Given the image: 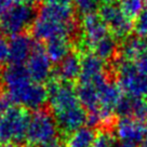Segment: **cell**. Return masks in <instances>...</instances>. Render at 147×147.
<instances>
[{"label":"cell","instance_id":"1","mask_svg":"<svg viewBox=\"0 0 147 147\" xmlns=\"http://www.w3.org/2000/svg\"><path fill=\"white\" fill-rule=\"evenodd\" d=\"M1 80L13 103L25 109L39 110L48 101L47 87L34 82L24 66L10 64L2 70Z\"/></svg>","mask_w":147,"mask_h":147},{"label":"cell","instance_id":"2","mask_svg":"<svg viewBox=\"0 0 147 147\" xmlns=\"http://www.w3.org/2000/svg\"><path fill=\"white\" fill-rule=\"evenodd\" d=\"M30 115L25 108L13 107L0 116V143L23 144L26 141Z\"/></svg>","mask_w":147,"mask_h":147},{"label":"cell","instance_id":"3","mask_svg":"<svg viewBox=\"0 0 147 147\" xmlns=\"http://www.w3.org/2000/svg\"><path fill=\"white\" fill-rule=\"evenodd\" d=\"M116 74L118 84L128 96L146 100L147 76L138 71L133 62L121 59L116 63Z\"/></svg>","mask_w":147,"mask_h":147},{"label":"cell","instance_id":"4","mask_svg":"<svg viewBox=\"0 0 147 147\" xmlns=\"http://www.w3.org/2000/svg\"><path fill=\"white\" fill-rule=\"evenodd\" d=\"M35 14L34 5H15L0 16V29L5 35L11 37L24 34L34 23Z\"/></svg>","mask_w":147,"mask_h":147},{"label":"cell","instance_id":"5","mask_svg":"<svg viewBox=\"0 0 147 147\" xmlns=\"http://www.w3.org/2000/svg\"><path fill=\"white\" fill-rule=\"evenodd\" d=\"M57 129L54 117L50 113L41 109L37 110L34 115L30 116L26 141L28 144L37 146L56 138Z\"/></svg>","mask_w":147,"mask_h":147},{"label":"cell","instance_id":"6","mask_svg":"<svg viewBox=\"0 0 147 147\" xmlns=\"http://www.w3.org/2000/svg\"><path fill=\"white\" fill-rule=\"evenodd\" d=\"M76 29V23H61L37 16L32 25V34L38 41H49L57 37L69 38Z\"/></svg>","mask_w":147,"mask_h":147},{"label":"cell","instance_id":"7","mask_svg":"<svg viewBox=\"0 0 147 147\" xmlns=\"http://www.w3.org/2000/svg\"><path fill=\"white\" fill-rule=\"evenodd\" d=\"M100 16L111 30L116 39H125L133 30L132 18L122 12L119 5H104L100 9Z\"/></svg>","mask_w":147,"mask_h":147},{"label":"cell","instance_id":"8","mask_svg":"<svg viewBox=\"0 0 147 147\" xmlns=\"http://www.w3.org/2000/svg\"><path fill=\"white\" fill-rule=\"evenodd\" d=\"M81 29L82 39L80 41V49L82 52H86V50H93L95 43L108 35V27L100 14L92 13L83 15Z\"/></svg>","mask_w":147,"mask_h":147},{"label":"cell","instance_id":"9","mask_svg":"<svg viewBox=\"0 0 147 147\" xmlns=\"http://www.w3.org/2000/svg\"><path fill=\"white\" fill-rule=\"evenodd\" d=\"M107 81L108 79L106 77L104 62L94 53H86L81 59V73L79 76V83L92 84L98 90Z\"/></svg>","mask_w":147,"mask_h":147},{"label":"cell","instance_id":"10","mask_svg":"<svg viewBox=\"0 0 147 147\" xmlns=\"http://www.w3.org/2000/svg\"><path fill=\"white\" fill-rule=\"evenodd\" d=\"M25 67L34 82L42 83L50 80L52 74V62L41 45L36 43Z\"/></svg>","mask_w":147,"mask_h":147},{"label":"cell","instance_id":"11","mask_svg":"<svg viewBox=\"0 0 147 147\" xmlns=\"http://www.w3.org/2000/svg\"><path fill=\"white\" fill-rule=\"evenodd\" d=\"M115 133L120 142L136 146L145 140L146 124L134 118H120L116 123Z\"/></svg>","mask_w":147,"mask_h":147},{"label":"cell","instance_id":"12","mask_svg":"<svg viewBox=\"0 0 147 147\" xmlns=\"http://www.w3.org/2000/svg\"><path fill=\"white\" fill-rule=\"evenodd\" d=\"M53 117L59 130L68 135L75 132L76 130L84 127V123L87 122L88 119V113L81 106V104H79L71 108L53 114Z\"/></svg>","mask_w":147,"mask_h":147},{"label":"cell","instance_id":"13","mask_svg":"<svg viewBox=\"0 0 147 147\" xmlns=\"http://www.w3.org/2000/svg\"><path fill=\"white\" fill-rule=\"evenodd\" d=\"M36 42L25 34L16 35L9 42V62L11 65L23 66L34 51Z\"/></svg>","mask_w":147,"mask_h":147},{"label":"cell","instance_id":"14","mask_svg":"<svg viewBox=\"0 0 147 147\" xmlns=\"http://www.w3.org/2000/svg\"><path fill=\"white\" fill-rule=\"evenodd\" d=\"M81 73V59L75 52H70L64 60L59 63L55 70V77L63 82H71L79 78Z\"/></svg>","mask_w":147,"mask_h":147},{"label":"cell","instance_id":"15","mask_svg":"<svg viewBox=\"0 0 147 147\" xmlns=\"http://www.w3.org/2000/svg\"><path fill=\"white\" fill-rule=\"evenodd\" d=\"M121 59L130 62L136 61L147 52V42L138 36L125 38L120 47Z\"/></svg>","mask_w":147,"mask_h":147},{"label":"cell","instance_id":"16","mask_svg":"<svg viewBox=\"0 0 147 147\" xmlns=\"http://www.w3.org/2000/svg\"><path fill=\"white\" fill-rule=\"evenodd\" d=\"M38 16L61 23H70L74 21V9L71 5H47L39 11Z\"/></svg>","mask_w":147,"mask_h":147},{"label":"cell","instance_id":"17","mask_svg":"<svg viewBox=\"0 0 147 147\" xmlns=\"http://www.w3.org/2000/svg\"><path fill=\"white\" fill-rule=\"evenodd\" d=\"M76 93L79 103L84 109L88 110V113L98 109L100 107L98 90L94 86L88 83H79V86L76 88Z\"/></svg>","mask_w":147,"mask_h":147},{"label":"cell","instance_id":"18","mask_svg":"<svg viewBox=\"0 0 147 147\" xmlns=\"http://www.w3.org/2000/svg\"><path fill=\"white\" fill-rule=\"evenodd\" d=\"M45 50L51 62L59 64L71 52L69 38H66V37L53 38L49 41H47Z\"/></svg>","mask_w":147,"mask_h":147},{"label":"cell","instance_id":"19","mask_svg":"<svg viewBox=\"0 0 147 147\" xmlns=\"http://www.w3.org/2000/svg\"><path fill=\"white\" fill-rule=\"evenodd\" d=\"M95 138L96 134L93 128L82 127L67 136L66 147H92Z\"/></svg>","mask_w":147,"mask_h":147},{"label":"cell","instance_id":"20","mask_svg":"<svg viewBox=\"0 0 147 147\" xmlns=\"http://www.w3.org/2000/svg\"><path fill=\"white\" fill-rule=\"evenodd\" d=\"M118 50V43L114 36L107 35L93 47V52L103 62L113 60Z\"/></svg>","mask_w":147,"mask_h":147},{"label":"cell","instance_id":"21","mask_svg":"<svg viewBox=\"0 0 147 147\" xmlns=\"http://www.w3.org/2000/svg\"><path fill=\"white\" fill-rule=\"evenodd\" d=\"M144 0H119V7L128 18H136L144 9Z\"/></svg>","mask_w":147,"mask_h":147},{"label":"cell","instance_id":"22","mask_svg":"<svg viewBox=\"0 0 147 147\" xmlns=\"http://www.w3.org/2000/svg\"><path fill=\"white\" fill-rule=\"evenodd\" d=\"M133 30L136 36L140 38L147 37V7L142 10V12L135 18V22L133 24Z\"/></svg>","mask_w":147,"mask_h":147},{"label":"cell","instance_id":"23","mask_svg":"<svg viewBox=\"0 0 147 147\" xmlns=\"http://www.w3.org/2000/svg\"><path fill=\"white\" fill-rule=\"evenodd\" d=\"M76 9L80 14L88 15V14L95 13L98 8V0H74L73 1Z\"/></svg>","mask_w":147,"mask_h":147},{"label":"cell","instance_id":"24","mask_svg":"<svg viewBox=\"0 0 147 147\" xmlns=\"http://www.w3.org/2000/svg\"><path fill=\"white\" fill-rule=\"evenodd\" d=\"M114 136L108 131H102L96 135L92 147H114Z\"/></svg>","mask_w":147,"mask_h":147},{"label":"cell","instance_id":"25","mask_svg":"<svg viewBox=\"0 0 147 147\" xmlns=\"http://www.w3.org/2000/svg\"><path fill=\"white\" fill-rule=\"evenodd\" d=\"M39 0H0V15L5 14L11 8L18 5H35Z\"/></svg>","mask_w":147,"mask_h":147},{"label":"cell","instance_id":"26","mask_svg":"<svg viewBox=\"0 0 147 147\" xmlns=\"http://www.w3.org/2000/svg\"><path fill=\"white\" fill-rule=\"evenodd\" d=\"M11 108H13V101L7 92L0 91V116L9 111Z\"/></svg>","mask_w":147,"mask_h":147},{"label":"cell","instance_id":"27","mask_svg":"<svg viewBox=\"0 0 147 147\" xmlns=\"http://www.w3.org/2000/svg\"><path fill=\"white\" fill-rule=\"evenodd\" d=\"M5 62H9V42L0 37V66Z\"/></svg>","mask_w":147,"mask_h":147},{"label":"cell","instance_id":"28","mask_svg":"<svg viewBox=\"0 0 147 147\" xmlns=\"http://www.w3.org/2000/svg\"><path fill=\"white\" fill-rule=\"evenodd\" d=\"M136 68L138 69L140 73H142L143 75L147 76V52L145 54H143L135 63Z\"/></svg>","mask_w":147,"mask_h":147},{"label":"cell","instance_id":"29","mask_svg":"<svg viewBox=\"0 0 147 147\" xmlns=\"http://www.w3.org/2000/svg\"><path fill=\"white\" fill-rule=\"evenodd\" d=\"M36 147H63V144L57 138H54L50 141H47V142H43L39 145H37Z\"/></svg>","mask_w":147,"mask_h":147},{"label":"cell","instance_id":"30","mask_svg":"<svg viewBox=\"0 0 147 147\" xmlns=\"http://www.w3.org/2000/svg\"><path fill=\"white\" fill-rule=\"evenodd\" d=\"M47 5H71V2L74 0H43Z\"/></svg>","mask_w":147,"mask_h":147},{"label":"cell","instance_id":"31","mask_svg":"<svg viewBox=\"0 0 147 147\" xmlns=\"http://www.w3.org/2000/svg\"><path fill=\"white\" fill-rule=\"evenodd\" d=\"M114 147H136V146H134V145H131V144H127V143L120 142L119 144H116Z\"/></svg>","mask_w":147,"mask_h":147},{"label":"cell","instance_id":"32","mask_svg":"<svg viewBox=\"0 0 147 147\" xmlns=\"http://www.w3.org/2000/svg\"><path fill=\"white\" fill-rule=\"evenodd\" d=\"M98 1L104 3V5H115V2L117 0H98Z\"/></svg>","mask_w":147,"mask_h":147},{"label":"cell","instance_id":"33","mask_svg":"<svg viewBox=\"0 0 147 147\" xmlns=\"http://www.w3.org/2000/svg\"><path fill=\"white\" fill-rule=\"evenodd\" d=\"M140 147H147V138L140 144Z\"/></svg>","mask_w":147,"mask_h":147},{"label":"cell","instance_id":"34","mask_svg":"<svg viewBox=\"0 0 147 147\" xmlns=\"http://www.w3.org/2000/svg\"><path fill=\"white\" fill-rule=\"evenodd\" d=\"M0 147H14L12 144H1Z\"/></svg>","mask_w":147,"mask_h":147},{"label":"cell","instance_id":"35","mask_svg":"<svg viewBox=\"0 0 147 147\" xmlns=\"http://www.w3.org/2000/svg\"><path fill=\"white\" fill-rule=\"evenodd\" d=\"M144 2H145V5H147V0H144Z\"/></svg>","mask_w":147,"mask_h":147},{"label":"cell","instance_id":"36","mask_svg":"<svg viewBox=\"0 0 147 147\" xmlns=\"http://www.w3.org/2000/svg\"><path fill=\"white\" fill-rule=\"evenodd\" d=\"M146 122H147V116H146Z\"/></svg>","mask_w":147,"mask_h":147}]
</instances>
